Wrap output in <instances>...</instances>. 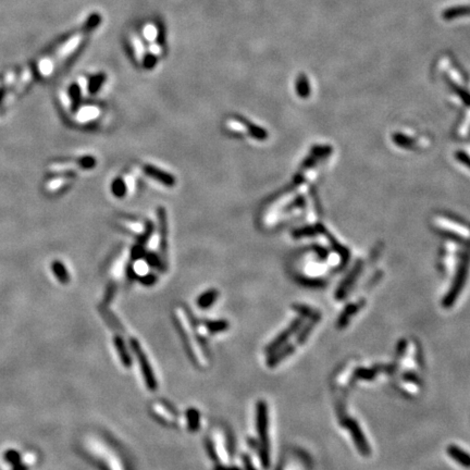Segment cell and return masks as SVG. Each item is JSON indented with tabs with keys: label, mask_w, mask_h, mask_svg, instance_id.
Wrapping results in <instances>:
<instances>
[{
	"label": "cell",
	"mask_w": 470,
	"mask_h": 470,
	"mask_svg": "<svg viewBox=\"0 0 470 470\" xmlns=\"http://www.w3.org/2000/svg\"><path fill=\"white\" fill-rule=\"evenodd\" d=\"M468 263H469L468 259L466 258L464 262H462V264L460 265L456 277H455L454 283H453V285L451 287V290H450V292L447 293V295L445 296V298L443 300V307H445V308L451 307L453 304L455 303V301H456V298L458 297V295H459L460 291L462 290V286H464L466 278H467Z\"/></svg>",
	"instance_id": "3"
},
{
	"label": "cell",
	"mask_w": 470,
	"mask_h": 470,
	"mask_svg": "<svg viewBox=\"0 0 470 470\" xmlns=\"http://www.w3.org/2000/svg\"><path fill=\"white\" fill-rule=\"evenodd\" d=\"M293 308L296 310V312H298L303 317L309 318V319H313V318H320V314H319V313H316L315 310L310 309V308L307 307V306H304V305H293Z\"/></svg>",
	"instance_id": "31"
},
{
	"label": "cell",
	"mask_w": 470,
	"mask_h": 470,
	"mask_svg": "<svg viewBox=\"0 0 470 470\" xmlns=\"http://www.w3.org/2000/svg\"><path fill=\"white\" fill-rule=\"evenodd\" d=\"M303 323H304L303 318H297V319L293 320L292 323L288 325V328H286L281 334H279L268 346H267L266 352L268 354H272L274 352H277L278 350H280L281 347L283 346L288 341V339H290V337L293 334H295L296 332H298V330L302 328Z\"/></svg>",
	"instance_id": "5"
},
{
	"label": "cell",
	"mask_w": 470,
	"mask_h": 470,
	"mask_svg": "<svg viewBox=\"0 0 470 470\" xmlns=\"http://www.w3.org/2000/svg\"><path fill=\"white\" fill-rule=\"evenodd\" d=\"M235 118L242 122V123L245 125V127H246L247 133L251 137H254L255 140H257V141L267 140V137H268V133H267V131L264 127L258 126L257 124L252 123V122H250L248 119H246L245 117H242V115H235Z\"/></svg>",
	"instance_id": "8"
},
{
	"label": "cell",
	"mask_w": 470,
	"mask_h": 470,
	"mask_svg": "<svg viewBox=\"0 0 470 470\" xmlns=\"http://www.w3.org/2000/svg\"><path fill=\"white\" fill-rule=\"evenodd\" d=\"M359 269H360V266L358 265L357 267H355V268L353 269V271L350 274V277H347L346 280L341 284V286L338 287V290L336 292V298L337 300H342L344 297L347 290H349L350 286L354 283V281H355V278H356V276L359 272Z\"/></svg>",
	"instance_id": "14"
},
{
	"label": "cell",
	"mask_w": 470,
	"mask_h": 470,
	"mask_svg": "<svg viewBox=\"0 0 470 470\" xmlns=\"http://www.w3.org/2000/svg\"><path fill=\"white\" fill-rule=\"evenodd\" d=\"M219 296V292L212 288V290H208L205 293H202L197 298V306L201 309H207L213 305V303L217 301Z\"/></svg>",
	"instance_id": "11"
},
{
	"label": "cell",
	"mask_w": 470,
	"mask_h": 470,
	"mask_svg": "<svg viewBox=\"0 0 470 470\" xmlns=\"http://www.w3.org/2000/svg\"><path fill=\"white\" fill-rule=\"evenodd\" d=\"M157 63H158V57L154 53L148 52L144 55L143 60H142V66L144 69H146V70L154 69L157 66Z\"/></svg>",
	"instance_id": "29"
},
{
	"label": "cell",
	"mask_w": 470,
	"mask_h": 470,
	"mask_svg": "<svg viewBox=\"0 0 470 470\" xmlns=\"http://www.w3.org/2000/svg\"><path fill=\"white\" fill-rule=\"evenodd\" d=\"M187 425L191 432H196L200 425V414L196 408H189L186 411Z\"/></svg>",
	"instance_id": "15"
},
{
	"label": "cell",
	"mask_w": 470,
	"mask_h": 470,
	"mask_svg": "<svg viewBox=\"0 0 470 470\" xmlns=\"http://www.w3.org/2000/svg\"><path fill=\"white\" fill-rule=\"evenodd\" d=\"M130 345H131V349L133 353L135 354V356L137 358V361H139L141 370L143 373V378L145 380L146 387L150 390V391H155L158 388V383L155 378V374L153 369H151V366L149 360L146 356V354L144 353L142 346L140 342L137 341L136 338H131L130 339Z\"/></svg>",
	"instance_id": "2"
},
{
	"label": "cell",
	"mask_w": 470,
	"mask_h": 470,
	"mask_svg": "<svg viewBox=\"0 0 470 470\" xmlns=\"http://www.w3.org/2000/svg\"><path fill=\"white\" fill-rule=\"evenodd\" d=\"M205 444H206V448H207V452H208V455H209V457H210L212 460L217 461L219 459L218 457V454L216 453V450H215V445L212 443V441L210 439H206L205 441Z\"/></svg>",
	"instance_id": "36"
},
{
	"label": "cell",
	"mask_w": 470,
	"mask_h": 470,
	"mask_svg": "<svg viewBox=\"0 0 470 470\" xmlns=\"http://www.w3.org/2000/svg\"><path fill=\"white\" fill-rule=\"evenodd\" d=\"M132 268H133V271L135 273V276L139 278L141 276H144V274H146L148 273V270H149V266L148 264L146 263V260L142 258V259H137L134 262L133 266H132Z\"/></svg>",
	"instance_id": "27"
},
{
	"label": "cell",
	"mask_w": 470,
	"mask_h": 470,
	"mask_svg": "<svg viewBox=\"0 0 470 470\" xmlns=\"http://www.w3.org/2000/svg\"><path fill=\"white\" fill-rule=\"evenodd\" d=\"M296 92L302 98H307L310 94V86L306 75H300L296 79Z\"/></svg>",
	"instance_id": "19"
},
{
	"label": "cell",
	"mask_w": 470,
	"mask_h": 470,
	"mask_svg": "<svg viewBox=\"0 0 470 470\" xmlns=\"http://www.w3.org/2000/svg\"><path fill=\"white\" fill-rule=\"evenodd\" d=\"M361 307L360 304H352V305H350L349 307H346L344 312L342 313V315L339 316L338 318V320H337V325L339 328H343L345 327V325L349 323V320L351 319V317L355 314L356 312H358L359 308Z\"/></svg>",
	"instance_id": "18"
},
{
	"label": "cell",
	"mask_w": 470,
	"mask_h": 470,
	"mask_svg": "<svg viewBox=\"0 0 470 470\" xmlns=\"http://www.w3.org/2000/svg\"><path fill=\"white\" fill-rule=\"evenodd\" d=\"M394 142L397 144L399 146L402 147H411L414 145V142L411 141V139H408V137L404 136L402 134H397L394 136Z\"/></svg>",
	"instance_id": "34"
},
{
	"label": "cell",
	"mask_w": 470,
	"mask_h": 470,
	"mask_svg": "<svg viewBox=\"0 0 470 470\" xmlns=\"http://www.w3.org/2000/svg\"><path fill=\"white\" fill-rule=\"evenodd\" d=\"M96 163H97L96 159L94 158L93 156H84L82 158H79L77 160V164L79 165V167L85 169V170H90V169L95 168Z\"/></svg>",
	"instance_id": "33"
},
{
	"label": "cell",
	"mask_w": 470,
	"mask_h": 470,
	"mask_svg": "<svg viewBox=\"0 0 470 470\" xmlns=\"http://www.w3.org/2000/svg\"><path fill=\"white\" fill-rule=\"evenodd\" d=\"M156 28H157V36H156L157 44L160 47H164L165 42H167V28H165L161 20H159L156 23Z\"/></svg>",
	"instance_id": "24"
},
{
	"label": "cell",
	"mask_w": 470,
	"mask_h": 470,
	"mask_svg": "<svg viewBox=\"0 0 470 470\" xmlns=\"http://www.w3.org/2000/svg\"><path fill=\"white\" fill-rule=\"evenodd\" d=\"M69 97L71 98L72 107H73V109H76V108L79 106V101H81V88H79L78 84L73 83L70 86Z\"/></svg>",
	"instance_id": "23"
},
{
	"label": "cell",
	"mask_w": 470,
	"mask_h": 470,
	"mask_svg": "<svg viewBox=\"0 0 470 470\" xmlns=\"http://www.w3.org/2000/svg\"><path fill=\"white\" fill-rule=\"evenodd\" d=\"M213 470H241L238 467H234V466H222V465H218V466H216Z\"/></svg>",
	"instance_id": "40"
},
{
	"label": "cell",
	"mask_w": 470,
	"mask_h": 470,
	"mask_svg": "<svg viewBox=\"0 0 470 470\" xmlns=\"http://www.w3.org/2000/svg\"><path fill=\"white\" fill-rule=\"evenodd\" d=\"M456 158L458 159L460 162L466 164V167L470 168V157L468 155H466L465 153H462V151H458V153L456 154Z\"/></svg>",
	"instance_id": "39"
},
{
	"label": "cell",
	"mask_w": 470,
	"mask_h": 470,
	"mask_svg": "<svg viewBox=\"0 0 470 470\" xmlns=\"http://www.w3.org/2000/svg\"><path fill=\"white\" fill-rule=\"evenodd\" d=\"M447 454L450 457L456 460L459 465L466 468H470V455L467 454L464 450H461L458 446L451 445L447 447Z\"/></svg>",
	"instance_id": "10"
},
{
	"label": "cell",
	"mask_w": 470,
	"mask_h": 470,
	"mask_svg": "<svg viewBox=\"0 0 470 470\" xmlns=\"http://www.w3.org/2000/svg\"><path fill=\"white\" fill-rule=\"evenodd\" d=\"M146 252L147 251H146V248H145V245L136 243L135 245H133V246H132L131 251H130V255H131V259L133 260V262H135V260H137V259H142V258L145 257Z\"/></svg>",
	"instance_id": "30"
},
{
	"label": "cell",
	"mask_w": 470,
	"mask_h": 470,
	"mask_svg": "<svg viewBox=\"0 0 470 470\" xmlns=\"http://www.w3.org/2000/svg\"><path fill=\"white\" fill-rule=\"evenodd\" d=\"M98 115H99V110L96 107H86L81 112H79L78 119L85 122V121H91V120L96 119Z\"/></svg>",
	"instance_id": "26"
},
{
	"label": "cell",
	"mask_w": 470,
	"mask_h": 470,
	"mask_svg": "<svg viewBox=\"0 0 470 470\" xmlns=\"http://www.w3.org/2000/svg\"><path fill=\"white\" fill-rule=\"evenodd\" d=\"M143 171L147 177L158 181V182H160L165 186L173 187L176 185V178L173 177L171 173L162 169H159L153 164H144Z\"/></svg>",
	"instance_id": "7"
},
{
	"label": "cell",
	"mask_w": 470,
	"mask_h": 470,
	"mask_svg": "<svg viewBox=\"0 0 470 470\" xmlns=\"http://www.w3.org/2000/svg\"><path fill=\"white\" fill-rule=\"evenodd\" d=\"M226 125L230 130V131H232V132H234L236 134L247 133L246 127H245V125L242 123V122L240 120H237L235 117H233L232 119L227 120Z\"/></svg>",
	"instance_id": "25"
},
{
	"label": "cell",
	"mask_w": 470,
	"mask_h": 470,
	"mask_svg": "<svg viewBox=\"0 0 470 470\" xmlns=\"http://www.w3.org/2000/svg\"><path fill=\"white\" fill-rule=\"evenodd\" d=\"M54 271L56 273L57 278L59 279L60 282H62V283H68V282H69V274H68L66 268H64V266L62 264L56 263L54 265Z\"/></svg>",
	"instance_id": "32"
},
{
	"label": "cell",
	"mask_w": 470,
	"mask_h": 470,
	"mask_svg": "<svg viewBox=\"0 0 470 470\" xmlns=\"http://www.w3.org/2000/svg\"><path fill=\"white\" fill-rule=\"evenodd\" d=\"M122 226H123L124 229L131 231V233H134L137 235L142 234L144 232V230H145V224H143L139 221H134L132 219H125L123 223H122Z\"/></svg>",
	"instance_id": "22"
},
{
	"label": "cell",
	"mask_w": 470,
	"mask_h": 470,
	"mask_svg": "<svg viewBox=\"0 0 470 470\" xmlns=\"http://www.w3.org/2000/svg\"><path fill=\"white\" fill-rule=\"evenodd\" d=\"M466 14H470V6H459L443 12V18L450 20L460 16H466Z\"/></svg>",
	"instance_id": "20"
},
{
	"label": "cell",
	"mask_w": 470,
	"mask_h": 470,
	"mask_svg": "<svg viewBox=\"0 0 470 470\" xmlns=\"http://www.w3.org/2000/svg\"><path fill=\"white\" fill-rule=\"evenodd\" d=\"M139 281L141 282V283L143 285H146V286H150V285H154L156 282H157V277L155 276L154 273H146V274H144V276H141L139 277Z\"/></svg>",
	"instance_id": "35"
},
{
	"label": "cell",
	"mask_w": 470,
	"mask_h": 470,
	"mask_svg": "<svg viewBox=\"0 0 470 470\" xmlns=\"http://www.w3.org/2000/svg\"><path fill=\"white\" fill-rule=\"evenodd\" d=\"M242 459H243V464H244V467H245V470H257L255 468V466L252 465V461L250 459V457L248 456V455H243L242 456Z\"/></svg>",
	"instance_id": "38"
},
{
	"label": "cell",
	"mask_w": 470,
	"mask_h": 470,
	"mask_svg": "<svg viewBox=\"0 0 470 470\" xmlns=\"http://www.w3.org/2000/svg\"><path fill=\"white\" fill-rule=\"evenodd\" d=\"M111 193L117 198H123L127 193V186L123 178H115L111 183Z\"/></svg>",
	"instance_id": "16"
},
{
	"label": "cell",
	"mask_w": 470,
	"mask_h": 470,
	"mask_svg": "<svg viewBox=\"0 0 470 470\" xmlns=\"http://www.w3.org/2000/svg\"><path fill=\"white\" fill-rule=\"evenodd\" d=\"M205 325L208 332H210V333H220V332L226 331L229 328V322L226 320L207 321Z\"/></svg>",
	"instance_id": "21"
},
{
	"label": "cell",
	"mask_w": 470,
	"mask_h": 470,
	"mask_svg": "<svg viewBox=\"0 0 470 470\" xmlns=\"http://www.w3.org/2000/svg\"><path fill=\"white\" fill-rule=\"evenodd\" d=\"M144 259L146 260V263L148 264L149 267H153V268L159 269L160 271H164V269H165L164 263L165 262L154 250L147 251L145 257H144Z\"/></svg>",
	"instance_id": "17"
},
{
	"label": "cell",
	"mask_w": 470,
	"mask_h": 470,
	"mask_svg": "<svg viewBox=\"0 0 470 470\" xmlns=\"http://www.w3.org/2000/svg\"><path fill=\"white\" fill-rule=\"evenodd\" d=\"M101 21H103V18H101L100 14L98 12H94L88 19H86V21L83 23L81 30L79 31L84 34H89L93 32L94 30H96V28L100 25Z\"/></svg>",
	"instance_id": "13"
},
{
	"label": "cell",
	"mask_w": 470,
	"mask_h": 470,
	"mask_svg": "<svg viewBox=\"0 0 470 470\" xmlns=\"http://www.w3.org/2000/svg\"><path fill=\"white\" fill-rule=\"evenodd\" d=\"M113 342H114L115 349H117V352L119 354V357H120V359L122 361V364H123V366L125 368L131 367L132 366V357H131V355H130V353H129V351L126 349V345H125V343L123 341V338H122L119 335H115Z\"/></svg>",
	"instance_id": "9"
},
{
	"label": "cell",
	"mask_w": 470,
	"mask_h": 470,
	"mask_svg": "<svg viewBox=\"0 0 470 470\" xmlns=\"http://www.w3.org/2000/svg\"><path fill=\"white\" fill-rule=\"evenodd\" d=\"M268 406L264 401H259L256 406V428L259 439L258 453L265 469L270 467V442L268 438Z\"/></svg>",
	"instance_id": "1"
},
{
	"label": "cell",
	"mask_w": 470,
	"mask_h": 470,
	"mask_svg": "<svg viewBox=\"0 0 470 470\" xmlns=\"http://www.w3.org/2000/svg\"><path fill=\"white\" fill-rule=\"evenodd\" d=\"M157 217H158V236H159V251H160L161 258L167 262L168 254V218L167 210L164 207L157 208Z\"/></svg>",
	"instance_id": "4"
},
{
	"label": "cell",
	"mask_w": 470,
	"mask_h": 470,
	"mask_svg": "<svg viewBox=\"0 0 470 470\" xmlns=\"http://www.w3.org/2000/svg\"><path fill=\"white\" fill-rule=\"evenodd\" d=\"M374 375V372L372 370H368V369H359L357 371L356 377L359 379H371Z\"/></svg>",
	"instance_id": "37"
},
{
	"label": "cell",
	"mask_w": 470,
	"mask_h": 470,
	"mask_svg": "<svg viewBox=\"0 0 470 470\" xmlns=\"http://www.w3.org/2000/svg\"><path fill=\"white\" fill-rule=\"evenodd\" d=\"M106 79H107V75L104 73V72H99V73L91 76L89 79V83H88L89 93L92 94V95L98 93L100 89L103 88Z\"/></svg>",
	"instance_id": "12"
},
{
	"label": "cell",
	"mask_w": 470,
	"mask_h": 470,
	"mask_svg": "<svg viewBox=\"0 0 470 470\" xmlns=\"http://www.w3.org/2000/svg\"><path fill=\"white\" fill-rule=\"evenodd\" d=\"M153 234H154V223L151 221H147L145 223V230H144V232L137 236V243L146 245L150 236Z\"/></svg>",
	"instance_id": "28"
},
{
	"label": "cell",
	"mask_w": 470,
	"mask_h": 470,
	"mask_svg": "<svg viewBox=\"0 0 470 470\" xmlns=\"http://www.w3.org/2000/svg\"><path fill=\"white\" fill-rule=\"evenodd\" d=\"M342 423L344 426H346V428L350 430L354 442L356 443V446L359 450V452L363 454L364 456H369L370 455L369 444H368L367 440L365 439L363 435V432H361L358 423L355 420H353V419H346V420L342 421Z\"/></svg>",
	"instance_id": "6"
}]
</instances>
